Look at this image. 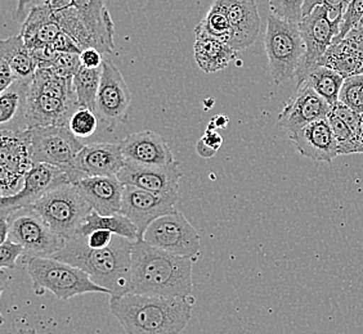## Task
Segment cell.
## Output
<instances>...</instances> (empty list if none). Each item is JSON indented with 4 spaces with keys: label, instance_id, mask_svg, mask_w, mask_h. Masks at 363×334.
<instances>
[{
    "label": "cell",
    "instance_id": "1",
    "mask_svg": "<svg viewBox=\"0 0 363 334\" xmlns=\"http://www.w3.org/2000/svg\"><path fill=\"white\" fill-rule=\"evenodd\" d=\"M194 258L160 250L143 239L132 247L130 292L189 299L194 288Z\"/></svg>",
    "mask_w": 363,
    "mask_h": 334
},
{
    "label": "cell",
    "instance_id": "2",
    "mask_svg": "<svg viewBox=\"0 0 363 334\" xmlns=\"http://www.w3.org/2000/svg\"><path fill=\"white\" fill-rule=\"evenodd\" d=\"M110 310L128 334H179L192 318L189 299L156 294H112Z\"/></svg>",
    "mask_w": 363,
    "mask_h": 334
},
{
    "label": "cell",
    "instance_id": "3",
    "mask_svg": "<svg viewBox=\"0 0 363 334\" xmlns=\"http://www.w3.org/2000/svg\"><path fill=\"white\" fill-rule=\"evenodd\" d=\"M132 247L133 241L115 234L110 246L91 248L85 236H77L52 258L84 270L96 284L108 289L110 296H123L130 292Z\"/></svg>",
    "mask_w": 363,
    "mask_h": 334
},
{
    "label": "cell",
    "instance_id": "4",
    "mask_svg": "<svg viewBox=\"0 0 363 334\" xmlns=\"http://www.w3.org/2000/svg\"><path fill=\"white\" fill-rule=\"evenodd\" d=\"M25 266L33 282V289L38 296L52 292L57 299L67 301L85 293H106L108 289L98 286L89 274L77 266L63 263L55 258L25 256Z\"/></svg>",
    "mask_w": 363,
    "mask_h": 334
},
{
    "label": "cell",
    "instance_id": "5",
    "mask_svg": "<svg viewBox=\"0 0 363 334\" xmlns=\"http://www.w3.org/2000/svg\"><path fill=\"white\" fill-rule=\"evenodd\" d=\"M264 47L274 84L279 85L296 76L301 58L306 53L299 23L271 14L267 21Z\"/></svg>",
    "mask_w": 363,
    "mask_h": 334
},
{
    "label": "cell",
    "instance_id": "6",
    "mask_svg": "<svg viewBox=\"0 0 363 334\" xmlns=\"http://www.w3.org/2000/svg\"><path fill=\"white\" fill-rule=\"evenodd\" d=\"M60 237L70 241L91 214L89 202L74 183H66L50 190L33 206Z\"/></svg>",
    "mask_w": 363,
    "mask_h": 334
},
{
    "label": "cell",
    "instance_id": "7",
    "mask_svg": "<svg viewBox=\"0 0 363 334\" xmlns=\"http://www.w3.org/2000/svg\"><path fill=\"white\" fill-rule=\"evenodd\" d=\"M84 144L67 126H43L31 129L34 163H49L63 170L71 183L80 180L75 168L77 156Z\"/></svg>",
    "mask_w": 363,
    "mask_h": 334
},
{
    "label": "cell",
    "instance_id": "8",
    "mask_svg": "<svg viewBox=\"0 0 363 334\" xmlns=\"http://www.w3.org/2000/svg\"><path fill=\"white\" fill-rule=\"evenodd\" d=\"M342 21V17L333 20L328 8L323 6H317L311 13L301 18L299 30L306 45V53L295 76L298 86L306 81L315 67L320 66L322 57L326 54L328 48L333 45L334 38L340 33Z\"/></svg>",
    "mask_w": 363,
    "mask_h": 334
},
{
    "label": "cell",
    "instance_id": "9",
    "mask_svg": "<svg viewBox=\"0 0 363 334\" xmlns=\"http://www.w3.org/2000/svg\"><path fill=\"white\" fill-rule=\"evenodd\" d=\"M7 219L8 238L21 244L26 250L25 256L52 258L66 246L67 241L53 231L33 207L17 209L7 215Z\"/></svg>",
    "mask_w": 363,
    "mask_h": 334
},
{
    "label": "cell",
    "instance_id": "10",
    "mask_svg": "<svg viewBox=\"0 0 363 334\" xmlns=\"http://www.w3.org/2000/svg\"><path fill=\"white\" fill-rule=\"evenodd\" d=\"M34 166L31 130L0 132V192L1 197L16 195L23 187L25 176Z\"/></svg>",
    "mask_w": 363,
    "mask_h": 334
},
{
    "label": "cell",
    "instance_id": "11",
    "mask_svg": "<svg viewBox=\"0 0 363 334\" xmlns=\"http://www.w3.org/2000/svg\"><path fill=\"white\" fill-rule=\"evenodd\" d=\"M142 239L160 250L194 260L201 247L197 230L177 209L156 219L147 228Z\"/></svg>",
    "mask_w": 363,
    "mask_h": 334
},
{
    "label": "cell",
    "instance_id": "12",
    "mask_svg": "<svg viewBox=\"0 0 363 334\" xmlns=\"http://www.w3.org/2000/svg\"><path fill=\"white\" fill-rule=\"evenodd\" d=\"M132 111V94L119 69L105 59L102 77L98 89L96 113L99 122L107 132H113L116 126L125 124Z\"/></svg>",
    "mask_w": 363,
    "mask_h": 334
},
{
    "label": "cell",
    "instance_id": "13",
    "mask_svg": "<svg viewBox=\"0 0 363 334\" xmlns=\"http://www.w3.org/2000/svg\"><path fill=\"white\" fill-rule=\"evenodd\" d=\"M178 200V193H155L133 185H125L120 212L135 225L142 239L147 228L156 219L174 211Z\"/></svg>",
    "mask_w": 363,
    "mask_h": 334
},
{
    "label": "cell",
    "instance_id": "14",
    "mask_svg": "<svg viewBox=\"0 0 363 334\" xmlns=\"http://www.w3.org/2000/svg\"><path fill=\"white\" fill-rule=\"evenodd\" d=\"M66 183H71L70 179L61 168L49 163H34L33 168L25 176L21 190L9 197H1L0 216L9 215L17 209L33 207L50 190Z\"/></svg>",
    "mask_w": 363,
    "mask_h": 334
},
{
    "label": "cell",
    "instance_id": "15",
    "mask_svg": "<svg viewBox=\"0 0 363 334\" xmlns=\"http://www.w3.org/2000/svg\"><path fill=\"white\" fill-rule=\"evenodd\" d=\"M331 108L315 89L303 84L279 113L277 122L289 132H298L317 120L326 119Z\"/></svg>",
    "mask_w": 363,
    "mask_h": 334
},
{
    "label": "cell",
    "instance_id": "16",
    "mask_svg": "<svg viewBox=\"0 0 363 334\" xmlns=\"http://www.w3.org/2000/svg\"><path fill=\"white\" fill-rule=\"evenodd\" d=\"M182 176L183 174L177 161L164 166H147L125 162L118 174L124 185H133L155 193H178Z\"/></svg>",
    "mask_w": 363,
    "mask_h": 334
},
{
    "label": "cell",
    "instance_id": "17",
    "mask_svg": "<svg viewBox=\"0 0 363 334\" xmlns=\"http://www.w3.org/2000/svg\"><path fill=\"white\" fill-rule=\"evenodd\" d=\"M80 105L77 100H67L38 91L30 85L28 96V129L43 126H67L71 116Z\"/></svg>",
    "mask_w": 363,
    "mask_h": 334
},
{
    "label": "cell",
    "instance_id": "18",
    "mask_svg": "<svg viewBox=\"0 0 363 334\" xmlns=\"http://www.w3.org/2000/svg\"><path fill=\"white\" fill-rule=\"evenodd\" d=\"M120 146L125 162L130 163L164 166L175 162L167 140L159 132L151 130L133 132L120 142Z\"/></svg>",
    "mask_w": 363,
    "mask_h": 334
},
{
    "label": "cell",
    "instance_id": "19",
    "mask_svg": "<svg viewBox=\"0 0 363 334\" xmlns=\"http://www.w3.org/2000/svg\"><path fill=\"white\" fill-rule=\"evenodd\" d=\"M125 165L120 143H91L77 154L75 168L82 179L89 176H115Z\"/></svg>",
    "mask_w": 363,
    "mask_h": 334
},
{
    "label": "cell",
    "instance_id": "20",
    "mask_svg": "<svg viewBox=\"0 0 363 334\" xmlns=\"http://www.w3.org/2000/svg\"><path fill=\"white\" fill-rule=\"evenodd\" d=\"M290 140L301 156L311 160L331 163L339 156L337 143L328 117L317 120L298 132H290Z\"/></svg>",
    "mask_w": 363,
    "mask_h": 334
},
{
    "label": "cell",
    "instance_id": "21",
    "mask_svg": "<svg viewBox=\"0 0 363 334\" xmlns=\"http://www.w3.org/2000/svg\"><path fill=\"white\" fill-rule=\"evenodd\" d=\"M227 13L232 26L230 48L241 52L258 39L260 16L255 0H218Z\"/></svg>",
    "mask_w": 363,
    "mask_h": 334
},
{
    "label": "cell",
    "instance_id": "22",
    "mask_svg": "<svg viewBox=\"0 0 363 334\" xmlns=\"http://www.w3.org/2000/svg\"><path fill=\"white\" fill-rule=\"evenodd\" d=\"M91 209L99 215L108 216L121 211L124 184L115 176H89L74 183Z\"/></svg>",
    "mask_w": 363,
    "mask_h": 334
},
{
    "label": "cell",
    "instance_id": "23",
    "mask_svg": "<svg viewBox=\"0 0 363 334\" xmlns=\"http://www.w3.org/2000/svg\"><path fill=\"white\" fill-rule=\"evenodd\" d=\"M80 14L85 26L102 54H110L115 49L113 21L106 8V0H67Z\"/></svg>",
    "mask_w": 363,
    "mask_h": 334
},
{
    "label": "cell",
    "instance_id": "24",
    "mask_svg": "<svg viewBox=\"0 0 363 334\" xmlns=\"http://www.w3.org/2000/svg\"><path fill=\"white\" fill-rule=\"evenodd\" d=\"M62 30L53 14L50 0L44 4L31 8L26 20L23 21L21 35L28 49L50 45Z\"/></svg>",
    "mask_w": 363,
    "mask_h": 334
},
{
    "label": "cell",
    "instance_id": "25",
    "mask_svg": "<svg viewBox=\"0 0 363 334\" xmlns=\"http://www.w3.org/2000/svg\"><path fill=\"white\" fill-rule=\"evenodd\" d=\"M320 66H326L339 72L344 79L363 72V40L345 38L333 44L322 57Z\"/></svg>",
    "mask_w": 363,
    "mask_h": 334
},
{
    "label": "cell",
    "instance_id": "26",
    "mask_svg": "<svg viewBox=\"0 0 363 334\" xmlns=\"http://www.w3.org/2000/svg\"><path fill=\"white\" fill-rule=\"evenodd\" d=\"M30 84L17 80L0 96V124L7 130H28L26 112Z\"/></svg>",
    "mask_w": 363,
    "mask_h": 334
},
{
    "label": "cell",
    "instance_id": "27",
    "mask_svg": "<svg viewBox=\"0 0 363 334\" xmlns=\"http://www.w3.org/2000/svg\"><path fill=\"white\" fill-rule=\"evenodd\" d=\"M194 50L196 63L206 74H214L227 69L238 54V52L230 48L227 42L211 38L196 39Z\"/></svg>",
    "mask_w": 363,
    "mask_h": 334
},
{
    "label": "cell",
    "instance_id": "28",
    "mask_svg": "<svg viewBox=\"0 0 363 334\" xmlns=\"http://www.w3.org/2000/svg\"><path fill=\"white\" fill-rule=\"evenodd\" d=\"M0 57L9 63L18 80L28 84L33 81L38 64L21 34L0 42Z\"/></svg>",
    "mask_w": 363,
    "mask_h": 334
},
{
    "label": "cell",
    "instance_id": "29",
    "mask_svg": "<svg viewBox=\"0 0 363 334\" xmlns=\"http://www.w3.org/2000/svg\"><path fill=\"white\" fill-rule=\"evenodd\" d=\"M96 230H108L113 234L120 237L128 238L135 242L140 239L138 230L125 215L121 212L113 214V215H99L97 211H91L89 215L86 216L84 224L79 229V236H89Z\"/></svg>",
    "mask_w": 363,
    "mask_h": 334
},
{
    "label": "cell",
    "instance_id": "30",
    "mask_svg": "<svg viewBox=\"0 0 363 334\" xmlns=\"http://www.w3.org/2000/svg\"><path fill=\"white\" fill-rule=\"evenodd\" d=\"M195 35L196 39L211 38V39L227 42L230 45L233 31L223 6L218 0H214L213 6L203 17V21L196 26Z\"/></svg>",
    "mask_w": 363,
    "mask_h": 334
},
{
    "label": "cell",
    "instance_id": "31",
    "mask_svg": "<svg viewBox=\"0 0 363 334\" xmlns=\"http://www.w3.org/2000/svg\"><path fill=\"white\" fill-rule=\"evenodd\" d=\"M344 80L345 79L339 72L326 66H318L309 74V76L303 84L309 85L328 102V105L334 107L339 102V96H340Z\"/></svg>",
    "mask_w": 363,
    "mask_h": 334
},
{
    "label": "cell",
    "instance_id": "32",
    "mask_svg": "<svg viewBox=\"0 0 363 334\" xmlns=\"http://www.w3.org/2000/svg\"><path fill=\"white\" fill-rule=\"evenodd\" d=\"M101 77H102V67L86 69L83 66L75 74V76L72 77L77 103L80 107H85L96 112V102H97Z\"/></svg>",
    "mask_w": 363,
    "mask_h": 334
},
{
    "label": "cell",
    "instance_id": "33",
    "mask_svg": "<svg viewBox=\"0 0 363 334\" xmlns=\"http://www.w3.org/2000/svg\"><path fill=\"white\" fill-rule=\"evenodd\" d=\"M328 120L337 143L339 156L362 154V144L359 137H357L356 134L350 130V126L347 125L335 112L330 111Z\"/></svg>",
    "mask_w": 363,
    "mask_h": 334
},
{
    "label": "cell",
    "instance_id": "34",
    "mask_svg": "<svg viewBox=\"0 0 363 334\" xmlns=\"http://www.w3.org/2000/svg\"><path fill=\"white\" fill-rule=\"evenodd\" d=\"M339 102L363 115V74L353 75L344 80Z\"/></svg>",
    "mask_w": 363,
    "mask_h": 334
},
{
    "label": "cell",
    "instance_id": "35",
    "mask_svg": "<svg viewBox=\"0 0 363 334\" xmlns=\"http://www.w3.org/2000/svg\"><path fill=\"white\" fill-rule=\"evenodd\" d=\"M99 119L97 113L85 107H79L71 116L69 129L77 138H88L97 130Z\"/></svg>",
    "mask_w": 363,
    "mask_h": 334
},
{
    "label": "cell",
    "instance_id": "36",
    "mask_svg": "<svg viewBox=\"0 0 363 334\" xmlns=\"http://www.w3.org/2000/svg\"><path fill=\"white\" fill-rule=\"evenodd\" d=\"M306 0H269L272 14L287 21L299 23L303 18V6Z\"/></svg>",
    "mask_w": 363,
    "mask_h": 334
},
{
    "label": "cell",
    "instance_id": "37",
    "mask_svg": "<svg viewBox=\"0 0 363 334\" xmlns=\"http://www.w3.org/2000/svg\"><path fill=\"white\" fill-rule=\"evenodd\" d=\"M363 17V0H352L347 8L345 13L342 16V26L339 35L334 38L333 44L342 42L350 34L352 28H356Z\"/></svg>",
    "mask_w": 363,
    "mask_h": 334
},
{
    "label": "cell",
    "instance_id": "38",
    "mask_svg": "<svg viewBox=\"0 0 363 334\" xmlns=\"http://www.w3.org/2000/svg\"><path fill=\"white\" fill-rule=\"evenodd\" d=\"M80 67V53H57L48 69H52L61 76L72 79Z\"/></svg>",
    "mask_w": 363,
    "mask_h": 334
},
{
    "label": "cell",
    "instance_id": "39",
    "mask_svg": "<svg viewBox=\"0 0 363 334\" xmlns=\"http://www.w3.org/2000/svg\"><path fill=\"white\" fill-rule=\"evenodd\" d=\"M222 144H223V138L217 132V129L206 127L203 138L196 144V151L203 159H211L217 154Z\"/></svg>",
    "mask_w": 363,
    "mask_h": 334
},
{
    "label": "cell",
    "instance_id": "40",
    "mask_svg": "<svg viewBox=\"0 0 363 334\" xmlns=\"http://www.w3.org/2000/svg\"><path fill=\"white\" fill-rule=\"evenodd\" d=\"M352 0H306L303 6V17L311 13L317 6H323L328 8L330 17L335 20L337 17H342Z\"/></svg>",
    "mask_w": 363,
    "mask_h": 334
},
{
    "label": "cell",
    "instance_id": "41",
    "mask_svg": "<svg viewBox=\"0 0 363 334\" xmlns=\"http://www.w3.org/2000/svg\"><path fill=\"white\" fill-rule=\"evenodd\" d=\"M25 255H26V250L21 244L8 238L6 242L0 244V267L16 269L17 260Z\"/></svg>",
    "mask_w": 363,
    "mask_h": 334
},
{
    "label": "cell",
    "instance_id": "42",
    "mask_svg": "<svg viewBox=\"0 0 363 334\" xmlns=\"http://www.w3.org/2000/svg\"><path fill=\"white\" fill-rule=\"evenodd\" d=\"M331 111L335 112L336 115L340 119L350 126V130L356 134L357 137H359L361 132V124H362V115L358 112L353 111L348 105H344L342 102H337ZM361 139V138H359Z\"/></svg>",
    "mask_w": 363,
    "mask_h": 334
},
{
    "label": "cell",
    "instance_id": "43",
    "mask_svg": "<svg viewBox=\"0 0 363 334\" xmlns=\"http://www.w3.org/2000/svg\"><path fill=\"white\" fill-rule=\"evenodd\" d=\"M50 47L58 53H82L83 52V49L77 45L75 40L63 31L57 35L56 39L50 44Z\"/></svg>",
    "mask_w": 363,
    "mask_h": 334
},
{
    "label": "cell",
    "instance_id": "44",
    "mask_svg": "<svg viewBox=\"0 0 363 334\" xmlns=\"http://www.w3.org/2000/svg\"><path fill=\"white\" fill-rule=\"evenodd\" d=\"M80 62L86 69H99L104 66L105 59L98 49L86 48L80 53Z\"/></svg>",
    "mask_w": 363,
    "mask_h": 334
},
{
    "label": "cell",
    "instance_id": "45",
    "mask_svg": "<svg viewBox=\"0 0 363 334\" xmlns=\"http://www.w3.org/2000/svg\"><path fill=\"white\" fill-rule=\"evenodd\" d=\"M113 236L115 234L108 230H96L85 237H86V243L91 248H105L111 244Z\"/></svg>",
    "mask_w": 363,
    "mask_h": 334
},
{
    "label": "cell",
    "instance_id": "46",
    "mask_svg": "<svg viewBox=\"0 0 363 334\" xmlns=\"http://www.w3.org/2000/svg\"><path fill=\"white\" fill-rule=\"evenodd\" d=\"M18 79L16 76L12 67L9 66V63L0 57V91H6Z\"/></svg>",
    "mask_w": 363,
    "mask_h": 334
},
{
    "label": "cell",
    "instance_id": "47",
    "mask_svg": "<svg viewBox=\"0 0 363 334\" xmlns=\"http://www.w3.org/2000/svg\"><path fill=\"white\" fill-rule=\"evenodd\" d=\"M48 0H18V4H17V9H16V13L13 16V20L16 22H23L28 17V8L35 7L39 4H44L47 3Z\"/></svg>",
    "mask_w": 363,
    "mask_h": 334
},
{
    "label": "cell",
    "instance_id": "48",
    "mask_svg": "<svg viewBox=\"0 0 363 334\" xmlns=\"http://www.w3.org/2000/svg\"><path fill=\"white\" fill-rule=\"evenodd\" d=\"M347 38H354V39L363 40V25H358L356 28H352Z\"/></svg>",
    "mask_w": 363,
    "mask_h": 334
},
{
    "label": "cell",
    "instance_id": "49",
    "mask_svg": "<svg viewBox=\"0 0 363 334\" xmlns=\"http://www.w3.org/2000/svg\"><path fill=\"white\" fill-rule=\"evenodd\" d=\"M213 122H217L216 126L218 127H225V126L228 125V117H225V116H217V117H214V119L211 120Z\"/></svg>",
    "mask_w": 363,
    "mask_h": 334
},
{
    "label": "cell",
    "instance_id": "50",
    "mask_svg": "<svg viewBox=\"0 0 363 334\" xmlns=\"http://www.w3.org/2000/svg\"><path fill=\"white\" fill-rule=\"evenodd\" d=\"M14 334H38L35 329H20L17 333Z\"/></svg>",
    "mask_w": 363,
    "mask_h": 334
},
{
    "label": "cell",
    "instance_id": "51",
    "mask_svg": "<svg viewBox=\"0 0 363 334\" xmlns=\"http://www.w3.org/2000/svg\"><path fill=\"white\" fill-rule=\"evenodd\" d=\"M359 138H361V144H362V154H363V115H362V124H361V132H359Z\"/></svg>",
    "mask_w": 363,
    "mask_h": 334
},
{
    "label": "cell",
    "instance_id": "52",
    "mask_svg": "<svg viewBox=\"0 0 363 334\" xmlns=\"http://www.w3.org/2000/svg\"><path fill=\"white\" fill-rule=\"evenodd\" d=\"M358 25H363V17H362V20H361V22H359V23H358ZM358 25H357V26H358Z\"/></svg>",
    "mask_w": 363,
    "mask_h": 334
},
{
    "label": "cell",
    "instance_id": "53",
    "mask_svg": "<svg viewBox=\"0 0 363 334\" xmlns=\"http://www.w3.org/2000/svg\"><path fill=\"white\" fill-rule=\"evenodd\" d=\"M362 74H363V72H362Z\"/></svg>",
    "mask_w": 363,
    "mask_h": 334
}]
</instances>
